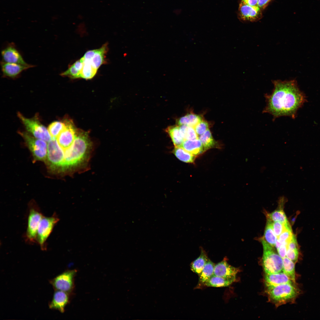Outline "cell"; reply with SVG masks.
<instances>
[{"instance_id":"obj_35","label":"cell","mask_w":320,"mask_h":320,"mask_svg":"<svg viewBox=\"0 0 320 320\" xmlns=\"http://www.w3.org/2000/svg\"><path fill=\"white\" fill-rule=\"evenodd\" d=\"M299 256V250H294L287 249L286 257L295 263Z\"/></svg>"},{"instance_id":"obj_37","label":"cell","mask_w":320,"mask_h":320,"mask_svg":"<svg viewBox=\"0 0 320 320\" xmlns=\"http://www.w3.org/2000/svg\"><path fill=\"white\" fill-rule=\"evenodd\" d=\"M287 249V245L285 244H282L277 249L278 253L282 259L286 257Z\"/></svg>"},{"instance_id":"obj_26","label":"cell","mask_w":320,"mask_h":320,"mask_svg":"<svg viewBox=\"0 0 320 320\" xmlns=\"http://www.w3.org/2000/svg\"><path fill=\"white\" fill-rule=\"evenodd\" d=\"M267 219L266 225L263 238L269 244L274 247L275 246L277 238L273 229V221L268 219Z\"/></svg>"},{"instance_id":"obj_24","label":"cell","mask_w":320,"mask_h":320,"mask_svg":"<svg viewBox=\"0 0 320 320\" xmlns=\"http://www.w3.org/2000/svg\"><path fill=\"white\" fill-rule=\"evenodd\" d=\"M233 282L232 281L213 275L205 282L204 285L209 287H225L229 286Z\"/></svg>"},{"instance_id":"obj_31","label":"cell","mask_w":320,"mask_h":320,"mask_svg":"<svg viewBox=\"0 0 320 320\" xmlns=\"http://www.w3.org/2000/svg\"><path fill=\"white\" fill-rule=\"evenodd\" d=\"M180 132L185 140L199 139L194 127L186 125L179 126Z\"/></svg>"},{"instance_id":"obj_16","label":"cell","mask_w":320,"mask_h":320,"mask_svg":"<svg viewBox=\"0 0 320 320\" xmlns=\"http://www.w3.org/2000/svg\"><path fill=\"white\" fill-rule=\"evenodd\" d=\"M264 283L266 288L285 284L294 283L282 271L276 273H265Z\"/></svg>"},{"instance_id":"obj_36","label":"cell","mask_w":320,"mask_h":320,"mask_svg":"<svg viewBox=\"0 0 320 320\" xmlns=\"http://www.w3.org/2000/svg\"><path fill=\"white\" fill-rule=\"evenodd\" d=\"M287 249L294 250H299V247L295 236L293 234L292 238L289 242Z\"/></svg>"},{"instance_id":"obj_1","label":"cell","mask_w":320,"mask_h":320,"mask_svg":"<svg viewBox=\"0 0 320 320\" xmlns=\"http://www.w3.org/2000/svg\"><path fill=\"white\" fill-rule=\"evenodd\" d=\"M274 88L270 94L265 95L266 105L263 112L275 119L282 116L294 119L299 108L306 101L305 97L295 80L273 81Z\"/></svg>"},{"instance_id":"obj_18","label":"cell","mask_w":320,"mask_h":320,"mask_svg":"<svg viewBox=\"0 0 320 320\" xmlns=\"http://www.w3.org/2000/svg\"><path fill=\"white\" fill-rule=\"evenodd\" d=\"M181 147L196 156L202 153L204 151L202 143L199 138L185 140Z\"/></svg>"},{"instance_id":"obj_14","label":"cell","mask_w":320,"mask_h":320,"mask_svg":"<svg viewBox=\"0 0 320 320\" xmlns=\"http://www.w3.org/2000/svg\"><path fill=\"white\" fill-rule=\"evenodd\" d=\"M1 65L2 76L12 79L18 78L23 71L35 66L31 64L23 65L3 61L1 62Z\"/></svg>"},{"instance_id":"obj_21","label":"cell","mask_w":320,"mask_h":320,"mask_svg":"<svg viewBox=\"0 0 320 320\" xmlns=\"http://www.w3.org/2000/svg\"><path fill=\"white\" fill-rule=\"evenodd\" d=\"M82 66V63L80 59L69 66L66 70L61 73L60 75L73 79L80 78V71Z\"/></svg>"},{"instance_id":"obj_9","label":"cell","mask_w":320,"mask_h":320,"mask_svg":"<svg viewBox=\"0 0 320 320\" xmlns=\"http://www.w3.org/2000/svg\"><path fill=\"white\" fill-rule=\"evenodd\" d=\"M76 272V270L66 271L50 281L55 289L69 293L73 289V278Z\"/></svg>"},{"instance_id":"obj_8","label":"cell","mask_w":320,"mask_h":320,"mask_svg":"<svg viewBox=\"0 0 320 320\" xmlns=\"http://www.w3.org/2000/svg\"><path fill=\"white\" fill-rule=\"evenodd\" d=\"M17 115L27 130L35 137L48 142L52 140L46 128L36 119L27 118L20 113Z\"/></svg>"},{"instance_id":"obj_13","label":"cell","mask_w":320,"mask_h":320,"mask_svg":"<svg viewBox=\"0 0 320 320\" xmlns=\"http://www.w3.org/2000/svg\"><path fill=\"white\" fill-rule=\"evenodd\" d=\"M261 9L257 6H251L241 1L239 4V15L243 20L256 21L262 17Z\"/></svg>"},{"instance_id":"obj_3","label":"cell","mask_w":320,"mask_h":320,"mask_svg":"<svg viewBox=\"0 0 320 320\" xmlns=\"http://www.w3.org/2000/svg\"><path fill=\"white\" fill-rule=\"evenodd\" d=\"M260 240L263 247L262 263L265 273H276L282 271L283 259L273 247L263 238Z\"/></svg>"},{"instance_id":"obj_12","label":"cell","mask_w":320,"mask_h":320,"mask_svg":"<svg viewBox=\"0 0 320 320\" xmlns=\"http://www.w3.org/2000/svg\"><path fill=\"white\" fill-rule=\"evenodd\" d=\"M2 61L3 62L28 65L24 60L22 55L16 49L14 44L10 43L1 51Z\"/></svg>"},{"instance_id":"obj_39","label":"cell","mask_w":320,"mask_h":320,"mask_svg":"<svg viewBox=\"0 0 320 320\" xmlns=\"http://www.w3.org/2000/svg\"><path fill=\"white\" fill-rule=\"evenodd\" d=\"M258 0H242L245 4L251 6H257Z\"/></svg>"},{"instance_id":"obj_7","label":"cell","mask_w":320,"mask_h":320,"mask_svg":"<svg viewBox=\"0 0 320 320\" xmlns=\"http://www.w3.org/2000/svg\"><path fill=\"white\" fill-rule=\"evenodd\" d=\"M34 159L37 160L44 161L47 153V145L45 141L33 137L28 133L20 132Z\"/></svg>"},{"instance_id":"obj_23","label":"cell","mask_w":320,"mask_h":320,"mask_svg":"<svg viewBox=\"0 0 320 320\" xmlns=\"http://www.w3.org/2000/svg\"><path fill=\"white\" fill-rule=\"evenodd\" d=\"M202 120L201 116L194 113H188L179 119L177 124L179 126L186 125L194 127Z\"/></svg>"},{"instance_id":"obj_25","label":"cell","mask_w":320,"mask_h":320,"mask_svg":"<svg viewBox=\"0 0 320 320\" xmlns=\"http://www.w3.org/2000/svg\"><path fill=\"white\" fill-rule=\"evenodd\" d=\"M173 153L179 160L186 163H193L196 158L195 156L188 152L181 146L175 147Z\"/></svg>"},{"instance_id":"obj_4","label":"cell","mask_w":320,"mask_h":320,"mask_svg":"<svg viewBox=\"0 0 320 320\" xmlns=\"http://www.w3.org/2000/svg\"><path fill=\"white\" fill-rule=\"evenodd\" d=\"M44 216L39 208L32 201L29 204L27 226L25 234L26 241L30 243L36 241L39 223Z\"/></svg>"},{"instance_id":"obj_15","label":"cell","mask_w":320,"mask_h":320,"mask_svg":"<svg viewBox=\"0 0 320 320\" xmlns=\"http://www.w3.org/2000/svg\"><path fill=\"white\" fill-rule=\"evenodd\" d=\"M68 293L63 291L55 290L52 300L49 304V308L63 313L65 307L69 302Z\"/></svg>"},{"instance_id":"obj_32","label":"cell","mask_w":320,"mask_h":320,"mask_svg":"<svg viewBox=\"0 0 320 320\" xmlns=\"http://www.w3.org/2000/svg\"><path fill=\"white\" fill-rule=\"evenodd\" d=\"M272 226L273 231L277 238L284 231L287 229H291L289 222L283 224L279 222H273Z\"/></svg>"},{"instance_id":"obj_38","label":"cell","mask_w":320,"mask_h":320,"mask_svg":"<svg viewBox=\"0 0 320 320\" xmlns=\"http://www.w3.org/2000/svg\"><path fill=\"white\" fill-rule=\"evenodd\" d=\"M271 0H258L257 6L261 9L265 8Z\"/></svg>"},{"instance_id":"obj_2","label":"cell","mask_w":320,"mask_h":320,"mask_svg":"<svg viewBox=\"0 0 320 320\" xmlns=\"http://www.w3.org/2000/svg\"><path fill=\"white\" fill-rule=\"evenodd\" d=\"M266 292L271 302L278 306L295 299L298 291L293 284L287 283L266 288Z\"/></svg>"},{"instance_id":"obj_19","label":"cell","mask_w":320,"mask_h":320,"mask_svg":"<svg viewBox=\"0 0 320 320\" xmlns=\"http://www.w3.org/2000/svg\"><path fill=\"white\" fill-rule=\"evenodd\" d=\"M201 253L199 256L193 261L190 265L191 270L198 275L200 274L209 258L205 250L202 247L200 248Z\"/></svg>"},{"instance_id":"obj_33","label":"cell","mask_w":320,"mask_h":320,"mask_svg":"<svg viewBox=\"0 0 320 320\" xmlns=\"http://www.w3.org/2000/svg\"><path fill=\"white\" fill-rule=\"evenodd\" d=\"M293 234L292 229H287L282 233L277 239L282 244L288 245Z\"/></svg>"},{"instance_id":"obj_28","label":"cell","mask_w":320,"mask_h":320,"mask_svg":"<svg viewBox=\"0 0 320 320\" xmlns=\"http://www.w3.org/2000/svg\"><path fill=\"white\" fill-rule=\"evenodd\" d=\"M295 263L286 257L283 258L282 271L294 283L295 282Z\"/></svg>"},{"instance_id":"obj_30","label":"cell","mask_w":320,"mask_h":320,"mask_svg":"<svg viewBox=\"0 0 320 320\" xmlns=\"http://www.w3.org/2000/svg\"><path fill=\"white\" fill-rule=\"evenodd\" d=\"M199 138L202 143L204 151L214 147L216 145V142L209 129L200 135Z\"/></svg>"},{"instance_id":"obj_5","label":"cell","mask_w":320,"mask_h":320,"mask_svg":"<svg viewBox=\"0 0 320 320\" xmlns=\"http://www.w3.org/2000/svg\"><path fill=\"white\" fill-rule=\"evenodd\" d=\"M59 220V218L55 212L50 217L44 216L41 219L38 229L36 241L42 250L47 249L46 241Z\"/></svg>"},{"instance_id":"obj_17","label":"cell","mask_w":320,"mask_h":320,"mask_svg":"<svg viewBox=\"0 0 320 320\" xmlns=\"http://www.w3.org/2000/svg\"><path fill=\"white\" fill-rule=\"evenodd\" d=\"M287 199L284 196L280 197L277 209L271 213H265L267 219L273 222H279L283 224L288 222L286 215L283 210V207Z\"/></svg>"},{"instance_id":"obj_27","label":"cell","mask_w":320,"mask_h":320,"mask_svg":"<svg viewBox=\"0 0 320 320\" xmlns=\"http://www.w3.org/2000/svg\"><path fill=\"white\" fill-rule=\"evenodd\" d=\"M83 65L80 71V78L86 80L90 79L96 74L97 70L89 63L87 62L81 58Z\"/></svg>"},{"instance_id":"obj_22","label":"cell","mask_w":320,"mask_h":320,"mask_svg":"<svg viewBox=\"0 0 320 320\" xmlns=\"http://www.w3.org/2000/svg\"><path fill=\"white\" fill-rule=\"evenodd\" d=\"M166 131L170 136L175 147L181 146L185 140L180 132L179 126L169 127Z\"/></svg>"},{"instance_id":"obj_10","label":"cell","mask_w":320,"mask_h":320,"mask_svg":"<svg viewBox=\"0 0 320 320\" xmlns=\"http://www.w3.org/2000/svg\"><path fill=\"white\" fill-rule=\"evenodd\" d=\"M108 50V43H106L99 49L87 51L81 58L98 70L101 65L106 63Z\"/></svg>"},{"instance_id":"obj_29","label":"cell","mask_w":320,"mask_h":320,"mask_svg":"<svg viewBox=\"0 0 320 320\" xmlns=\"http://www.w3.org/2000/svg\"><path fill=\"white\" fill-rule=\"evenodd\" d=\"M65 127V125L64 121H55L51 123L48 127V131L52 139H57Z\"/></svg>"},{"instance_id":"obj_6","label":"cell","mask_w":320,"mask_h":320,"mask_svg":"<svg viewBox=\"0 0 320 320\" xmlns=\"http://www.w3.org/2000/svg\"><path fill=\"white\" fill-rule=\"evenodd\" d=\"M56 139H52L47 145V158L51 169L66 170L65 152L58 144Z\"/></svg>"},{"instance_id":"obj_20","label":"cell","mask_w":320,"mask_h":320,"mask_svg":"<svg viewBox=\"0 0 320 320\" xmlns=\"http://www.w3.org/2000/svg\"><path fill=\"white\" fill-rule=\"evenodd\" d=\"M215 265L209 259L202 271L199 275V281L198 286L200 287L203 284L204 285L205 282L214 275Z\"/></svg>"},{"instance_id":"obj_11","label":"cell","mask_w":320,"mask_h":320,"mask_svg":"<svg viewBox=\"0 0 320 320\" xmlns=\"http://www.w3.org/2000/svg\"><path fill=\"white\" fill-rule=\"evenodd\" d=\"M239 271L238 268L230 265L225 257L222 261L215 265L214 275L234 282Z\"/></svg>"},{"instance_id":"obj_34","label":"cell","mask_w":320,"mask_h":320,"mask_svg":"<svg viewBox=\"0 0 320 320\" xmlns=\"http://www.w3.org/2000/svg\"><path fill=\"white\" fill-rule=\"evenodd\" d=\"M194 128L197 134L200 136L209 129V124L206 121L202 120L196 125Z\"/></svg>"},{"instance_id":"obj_40","label":"cell","mask_w":320,"mask_h":320,"mask_svg":"<svg viewBox=\"0 0 320 320\" xmlns=\"http://www.w3.org/2000/svg\"><path fill=\"white\" fill-rule=\"evenodd\" d=\"M282 245V244L277 239L275 246L276 249L279 248Z\"/></svg>"}]
</instances>
